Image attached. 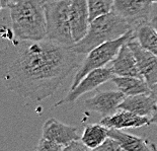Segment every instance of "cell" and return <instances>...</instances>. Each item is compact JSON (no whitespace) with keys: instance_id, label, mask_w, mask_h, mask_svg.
<instances>
[{"instance_id":"1","label":"cell","mask_w":157,"mask_h":151,"mask_svg":"<svg viewBox=\"0 0 157 151\" xmlns=\"http://www.w3.org/2000/svg\"><path fill=\"white\" fill-rule=\"evenodd\" d=\"M72 49L45 39L29 42L18 52L4 74L6 88L33 102L54 95L73 70L81 65Z\"/></svg>"},{"instance_id":"2","label":"cell","mask_w":157,"mask_h":151,"mask_svg":"<svg viewBox=\"0 0 157 151\" xmlns=\"http://www.w3.org/2000/svg\"><path fill=\"white\" fill-rule=\"evenodd\" d=\"M9 9L12 33L16 39L25 42L47 39L45 0H17Z\"/></svg>"},{"instance_id":"3","label":"cell","mask_w":157,"mask_h":151,"mask_svg":"<svg viewBox=\"0 0 157 151\" xmlns=\"http://www.w3.org/2000/svg\"><path fill=\"white\" fill-rule=\"evenodd\" d=\"M133 29L132 25L113 10L94 18L90 22L89 29L84 38L72 46L78 54H88L92 49L101 44L113 41Z\"/></svg>"},{"instance_id":"4","label":"cell","mask_w":157,"mask_h":151,"mask_svg":"<svg viewBox=\"0 0 157 151\" xmlns=\"http://www.w3.org/2000/svg\"><path fill=\"white\" fill-rule=\"evenodd\" d=\"M71 0L45 1L47 14V39L66 47L74 46L70 23Z\"/></svg>"},{"instance_id":"5","label":"cell","mask_w":157,"mask_h":151,"mask_svg":"<svg viewBox=\"0 0 157 151\" xmlns=\"http://www.w3.org/2000/svg\"><path fill=\"white\" fill-rule=\"evenodd\" d=\"M134 39H136L135 31L134 29H130L128 33H126L121 38L113 40V41L105 42L101 44V45L98 46L96 48L92 49L87 54L86 58L82 61L81 65L79 66L77 72H76L74 78H73L70 90L75 88L87 73L94 69L105 67L108 63L113 61L116 58V56L118 55L120 49L122 48L124 44L129 43Z\"/></svg>"},{"instance_id":"6","label":"cell","mask_w":157,"mask_h":151,"mask_svg":"<svg viewBox=\"0 0 157 151\" xmlns=\"http://www.w3.org/2000/svg\"><path fill=\"white\" fill-rule=\"evenodd\" d=\"M152 3L151 0H116L113 10L125 18L134 29L140 23L150 21Z\"/></svg>"},{"instance_id":"7","label":"cell","mask_w":157,"mask_h":151,"mask_svg":"<svg viewBox=\"0 0 157 151\" xmlns=\"http://www.w3.org/2000/svg\"><path fill=\"white\" fill-rule=\"evenodd\" d=\"M113 76L115 74H113L112 68L101 67V68L92 70L83 77V79L78 83L75 88L70 90L64 99L60 100L58 103H56V106L76 102L81 95L92 91L103 83L108 82L109 80H112Z\"/></svg>"},{"instance_id":"8","label":"cell","mask_w":157,"mask_h":151,"mask_svg":"<svg viewBox=\"0 0 157 151\" xmlns=\"http://www.w3.org/2000/svg\"><path fill=\"white\" fill-rule=\"evenodd\" d=\"M126 95L121 90L98 91L84 100V106L90 112L98 113L102 118L111 116L119 110Z\"/></svg>"},{"instance_id":"9","label":"cell","mask_w":157,"mask_h":151,"mask_svg":"<svg viewBox=\"0 0 157 151\" xmlns=\"http://www.w3.org/2000/svg\"><path fill=\"white\" fill-rule=\"evenodd\" d=\"M90 14L87 0H71L70 2V23L75 43L87 33L90 25Z\"/></svg>"},{"instance_id":"10","label":"cell","mask_w":157,"mask_h":151,"mask_svg":"<svg viewBox=\"0 0 157 151\" xmlns=\"http://www.w3.org/2000/svg\"><path fill=\"white\" fill-rule=\"evenodd\" d=\"M42 137L53 140L63 146L69 145L72 141L81 139L75 126L66 125L55 118L48 119L42 128Z\"/></svg>"},{"instance_id":"11","label":"cell","mask_w":157,"mask_h":151,"mask_svg":"<svg viewBox=\"0 0 157 151\" xmlns=\"http://www.w3.org/2000/svg\"><path fill=\"white\" fill-rule=\"evenodd\" d=\"M130 48L137 59L140 73L150 86L157 83V55L147 51L138 43L132 40L129 43Z\"/></svg>"},{"instance_id":"12","label":"cell","mask_w":157,"mask_h":151,"mask_svg":"<svg viewBox=\"0 0 157 151\" xmlns=\"http://www.w3.org/2000/svg\"><path fill=\"white\" fill-rule=\"evenodd\" d=\"M101 124L108 127L109 129H135L151 125L150 124V118L148 117L139 116L130 110L119 109L115 114L111 116L105 117L101 121Z\"/></svg>"},{"instance_id":"13","label":"cell","mask_w":157,"mask_h":151,"mask_svg":"<svg viewBox=\"0 0 157 151\" xmlns=\"http://www.w3.org/2000/svg\"><path fill=\"white\" fill-rule=\"evenodd\" d=\"M111 68L113 74L117 76H135L143 78L137 59L128 43L124 44L120 49L118 55L112 61Z\"/></svg>"},{"instance_id":"14","label":"cell","mask_w":157,"mask_h":151,"mask_svg":"<svg viewBox=\"0 0 157 151\" xmlns=\"http://www.w3.org/2000/svg\"><path fill=\"white\" fill-rule=\"evenodd\" d=\"M119 109L130 110L139 116L150 118L157 110V102L151 93L126 95Z\"/></svg>"},{"instance_id":"15","label":"cell","mask_w":157,"mask_h":151,"mask_svg":"<svg viewBox=\"0 0 157 151\" xmlns=\"http://www.w3.org/2000/svg\"><path fill=\"white\" fill-rule=\"evenodd\" d=\"M109 136L119 141L123 151H146L157 149L155 144L147 139L125 133L120 129H109Z\"/></svg>"},{"instance_id":"16","label":"cell","mask_w":157,"mask_h":151,"mask_svg":"<svg viewBox=\"0 0 157 151\" xmlns=\"http://www.w3.org/2000/svg\"><path fill=\"white\" fill-rule=\"evenodd\" d=\"M111 81L126 95H136L141 93H151V86L144 78L135 76H117L115 75Z\"/></svg>"},{"instance_id":"17","label":"cell","mask_w":157,"mask_h":151,"mask_svg":"<svg viewBox=\"0 0 157 151\" xmlns=\"http://www.w3.org/2000/svg\"><path fill=\"white\" fill-rule=\"evenodd\" d=\"M135 37L138 43L147 51L157 55V31L151 22L145 21L140 23L134 29Z\"/></svg>"},{"instance_id":"18","label":"cell","mask_w":157,"mask_h":151,"mask_svg":"<svg viewBox=\"0 0 157 151\" xmlns=\"http://www.w3.org/2000/svg\"><path fill=\"white\" fill-rule=\"evenodd\" d=\"M109 137V128L102 124H89L83 130L81 141L90 150H95Z\"/></svg>"},{"instance_id":"19","label":"cell","mask_w":157,"mask_h":151,"mask_svg":"<svg viewBox=\"0 0 157 151\" xmlns=\"http://www.w3.org/2000/svg\"><path fill=\"white\" fill-rule=\"evenodd\" d=\"M116 0H87L90 21L98 16L111 12L113 8V3Z\"/></svg>"},{"instance_id":"20","label":"cell","mask_w":157,"mask_h":151,"mask_svg":"<svg viewBox=\"0 0 157 151\" xmlns=\"http://www.w3.org/2000/svg\"><path fill=\"white\" fill-rule=\"evenodd\" d=\"M36 149L39 151H64L65 146H63L53 140H50L48 138L41 136Z\"/></svg>"},{"instance_id":"21","label":"cell","mask_w":157,"mask_h":151,"mask_svg":"<svg viewBox=\"0 0 157 151\" xmlns=\"http://www.w3.org/2000/svg\"><path fill=\"white\" fill-rule=\"evenodd\" d=\"M95 150L96 151H123V148L118 140L109 136L101 143V145H99Z\"/></svg>"},{"instance_id":"22","label":"cell","mask_w":157,"mask_h":151,"mask_svg":"<svg viewBox=\"0 0 157 151\" xmlns=\"http://www.w3.org/2000/svg\"><path fill=\"white\" fill-rule=\"evenodd\" d=\"M90 150L84 143L82 142L81 139L74 140L71 143L65 147L64 151H87Z\"/></svg>"},{"instance_id":"23","label":"cell","mask_w":157,"mask_h":151,"mask_svg":"<svg viewBox=\"0 0 157 151\" xmlns=\"http://www.w3.org/2000/svg\"><path fill=\"white\" fill-rule=\"evenodd\" d=\"M17 1V0H0V4H1V8H10L11 6L14 4V3Z\"/></svg>"},{"instance_id":"24","label":"cell","mask_w":157,"mask_h":151,"mask_svg":"<svg viewBox=\"0 0 157 151\" xmlns=\"http://www.w3.org/2000/svg\"><path fill=\"white\" fill-rule=\"evenodd\" d=\"M150 124H154L157 125V110H155V113L150 117Z\"/></svg>"},{"instance_id":"25","label":"cell","mask_w":157,"mask_h":151,"mask_svg":"<svg viewBox=\"0 0 157 151\" xmlns=\"http://www.w3.org/2000/svg\"><path fill=\"white\" fill-rule=\"evenodd\" d=\"M151 95L154 96V99H156V102H157V83L153 85V86H151Z\"/></svg>"},{"instance_id":"26","label":"cell","mask_w":157,"mask_h":151,"mask_svg":"<svg viewBox=\"0 0 157 151\" xmlns=\"http://www.w3.org/2000/svg\"><path fill=\"white\" fill-rule=\"evenodd\" d=\"M150 22H151V25L154 26V28L156 29V31H157V16H154V17H152L151 19H150Z\"/></svg>"},{"instance_id":"27","label":"cell","mask_w":157,"mask_h":151,"mask_svg":"<svg viewBox=\"0 0 157 151\" xmlns=\"http://www.w3.org/2000/svg\"><path fill=\"white\" fill-rule=\"evenodd\" d=\"M153 3H157V0H151Z\"/></svg>"},{"instance_id":"28","label":"cell","mask_w":157,"mask_h":151,"mask_svg":"<svg viewBox=\"0 0 157 151\" xmlns=\"http://www.w3.org/2000/svg\"><path fill=\"white\" fill-rule=\"evenodd\" d=\"M45 1H48V0H45Z\"/></svg>"}]
</instances>
